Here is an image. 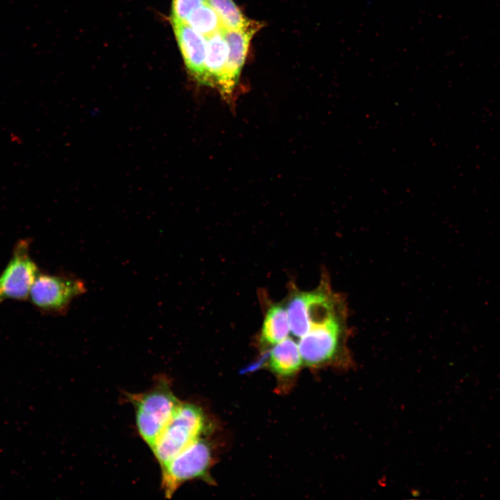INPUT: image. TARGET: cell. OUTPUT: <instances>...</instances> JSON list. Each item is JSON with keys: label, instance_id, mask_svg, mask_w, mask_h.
<instances>
[{"label": "cell", "instance_id": "cell-1", "mask_svg": "<svg viewBox=\"0 0 500 500\" xmlns=\"http://www.w3.org/2000/svg\"><path fill=\"white\" fill-rule=\"evenodd\" d=\"M348 335L347 309L313 324L298 344L303 364L321 367L349 362Z\"/></svg>", "mask_w": 500, "mask_h": 500}, {"label": "cell", "instance_id": "cell-2", "mask_svg": "<svg viewBox=\"0 0 500 500\" xmlns=\"http://www.w3.org/2000/svg\"><path fill=\"white\" fill-rule=\"evenodd\" d=\"M126 397L134 408L138 434L151 449L181 401L162 376L156 378L151 389Z\"/></svg>", "mask_w": 500, "mask_h": 500}, {"label": "cell", "instance_id": "cell-3", "mask_svg": "<svg viewBox=\"0 0 500 500\" xmlns=\"http://www.w3.org/2000/svg\"><path fill=\"white\" fill-rule=\"evenodd\" d=\"M206 427V417L201 409L194 404L181 402L151 448L160 466L199 439Z\"/></svg>", "mask_w": 500, "mask_h": 500}, {"label": "cell", "instance_id": "cell-4", "mask_svg": "<svg viewBox=\"0 0 500 500\" xmlns=\"http://www.w3.org/2000/svg\"><path fill=\"white\" fill-rule=\"evenodd\" d=\"M211 449L200 438L160 466L161 488L166 498L170 499L184 483L196 478L210 479Z\"/></svg>", "mask_w": 500, "mask_h": 500}, {"label": "cell", "instance_id": "cell-5", "mask_svg": "<svg viewBox=\"0 0 500 500\" xmlns=\"http://www.w3.org/2000/svg\"><path fill=\"white\" fill-rule=\"evenodd\" d=\"M86 290L83 282L72 276L39 273L28 300L39 311L49 314L65 312L72 300Z\"/></svg>", "mask_w": 500, "mask_h": 500}, {"label": "cell", "instance_id": "cell-6", "mask_svg": "<svg viewBox=\"0 0 500 500\" xmlns=\"http://www.w3.org/2000/svg\"><path fill=\"white\" fill-rule=\"evenodd\" d=\"M28 239L17 241L11 257L0 274V303L6 300H28L38 267L30 254Z\"/></svg>", "mask_w": 500, "mask_h": 500}, {"label": "cell", "instance_id": "cell-7", "mask_svg": "<svg viewBox=\"0 0 500 500\" xmlns=\"http://www.w3.org/2000/svg\"><path fill=\"white\" fill-rule=\"evenodd\" d=\"M261 24L253 22L248 27L239 30L224 28L222 33L228 46V58L226 72V94L224 99L231 101L241 70L244 64L250 42Z\"/></svg>", "mask_w": 500, "mask_h": 500}, {"label": "cell", "instance_id": "cell-8", "mask_svg": "<svg viewBox=\"0 0 500 500\" xmlns=\"http://www.w3.org/2000/svg\"><path fill=\"white\" fill-rule=\"evenodd\" d=\"M171 22L188 71L198 83L203 85L206 38L185 22Z\"/></svg>", "mask_w": 500, "mask_h": 500}, {"label": "cell", "instance_id": "cell-9", "mask_svg": "<svg viewBox=\"0 0 500 500\" xmlns=\"http://www.w3.org/2000/svg\"><path fill=\"white\" fill-rule=\"evenodd\" d=\"M228 46L222 31L206 38L203 85L216 88L225 97Z\"/></svg>", "mask_w": 500, "mask_h": 500}, {"label": "cell", "instance_id": "cell-10", "mask_svg": "<svg viewBox=\"0 0 500 500\" xmlns=\"http://www.w3.org/2000/svg\"><path fill=\"white\" fill-rule=\"evenodd\" d=\"M303 364L299 345L286 338L274 345L269 353L268 365L272 372L281 376H290L297 372Z\"/></svg>", "mask_w": 500, "mask_h": 500}, {"label": "cell", "instance_id": "cell-11", "mask_svg": "<svg viewBox=\"0 0 500 500\" xmlns=\"http://www.w3.org/2000/svg\"><path fill=\"white\" fill-rule=\"evenodd\" d=\"M290 330L287 310L279 304L272 305L267 311L260 333L263 345H274L286 338Z\"/></svg>", "mask_w": 500, "mask_h": 500}, {"label": "cell", "instance_id": "cell-12", "mask_svg": "<svg viewBox=\"0 0 500 500\" xmlns=\"http://www.w3.org/2000/svg\"><path fill=\"white\" fill-rule=\"evenodd\" d=\"M185 22L206 38L225 28L217 12L207 2L194 10Z\"/></svg>", "mask_w": 500, "mask_h": 500}, {"label": "cell", "instance_id": "cell-13", "mask_svg": "<svg viewBox=\"0 0 500 500\" xmlns=\"http://www.w3.org/2000/svg\"><path fill=\"white\" fill-rule=\"evenodd\" d=\"M206 2L217 12L226 29H243L253 22L244 16L233 0H206Z\"/></svg>", "mask_w": 500, "mask_h": 500}, {"label": "cell", "instance_id": "cell-14", "mask_svg": "<svg viewBox=\"0 0 500 500\" xmlns=\"http://www.w3.org/2000/svg\"><path fill=\"white\" fill-rule=\"evenodd\" d=\"M206 0H172L171 20L186 22L197 8Z\"/></svg>", "mask_w": 500, "mask_h": 500}]
</instances>
